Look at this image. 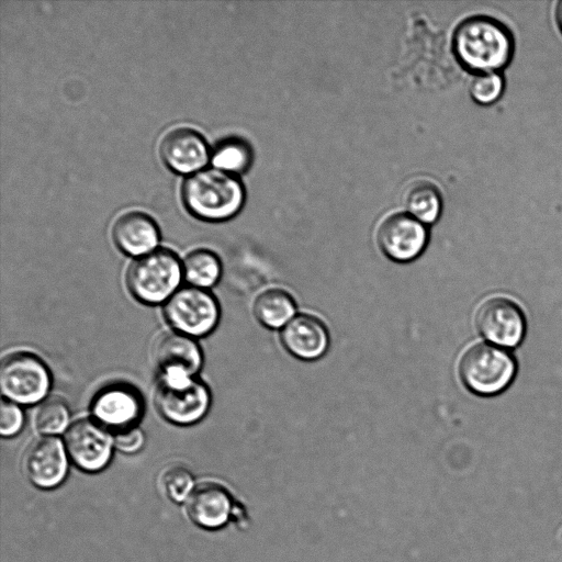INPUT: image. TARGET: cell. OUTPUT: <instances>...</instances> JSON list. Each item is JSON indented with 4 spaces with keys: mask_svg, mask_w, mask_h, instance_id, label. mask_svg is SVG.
Returning a JSON list of instances; mask_svg holds the SVG:
<instances>
[{
    "mask_svg": "<svg viewBox=\"0 0 562 562\" xmlns=\"http://www.w3.org/2000/svg\"><path fill=\"white\" fill-rule=\"evenodd\" d=\"M474 323L480 335L492 345L512 349L519 346L527 330L520 305L505 295H491L476 307Z\"/></svg>",
    "mask_w": 562,
    "mask_h": 562,
    "instance_id": "ba28073f",
    "label": "cell"
},
{
    "mask_svg": "<svg viewBox=\"0 0 562 562\" xmlns=\"http://www.w3.org/2000/svg\"><path fill=\"white\" fill-rule=\"evenodd\" d=\"M376 240L386 257L394 261L407 262L424 251L428 232L425 224L408 213H396L380 224Z\"/></svg>",
    "mask_w": 562,
    "mask_h": 562,
    "instance_id": "8fae6325",
    "label": "cell"
},
{
    "mask_svg": "<svg viewBox=\"0 0 562 562\" xmlns=\"http://www.w3.org/2000/svg\"><path fill=\"white\" fill-rule=\"evenodd\" d=\"M280 339L289 353L304 361L321 358L329 347V334L325 324L311 314L294 316L282 328Z\"/></svg>",
    "mask_w": 562,
    "mask_h": 562,
    "instance_id": "9a60e30c",
    "label": "cell"
},
{
    "mask_svg": "<svg viewBox=\"0 0 562 562\" xmlns=\"http://www.w3.org/2000/svg\"><path fill=\"white\" fill-rule=\"evenodd\" d=\"M555 22L562 34V0L558 2L555 8Z\"/></svg>",
    "mask_w": 562,
    "mask_h": 562,
    "instance_id": "4316f807",
    "label": "cell"
},
{
    "mask_svg": "<svg viewBox=\"0 0 562 562\" xmlns=\"http://www.w3.org/2000/svg\"><path fill=\"white\" fill-rule=\"evenodd\" d=\"M68 453L64 441L55 436L34 439L23 457V469L27 479L36 486L50 488L66 476Z\"/></svg>",
    "mask_w": 562,
    "mask_h": 562,
    "instance_id": "7c38bea8",
    "label": "cell"
},
{
    "mask_svg": "<svg viewBox=\"0 0 562 562\" xmlns=\"http://www.w3.org/2000/svg\"><path fill=\"white\" fill-rule=\"evenodd\" d=\"M404 205L409 215L423 224H431L441 213V195L432 183L418 181L407 188Z\"/></svg>",
    "mask_w": 562,
    "mask_h": 562,
    "instance_id": "d6986e66",
    "label": "cell"
},
{
    "mask_svg": "<svg viewBox=\"0 0 562 562\" xmlns=\"http://www.w3.org/2000/svg\"><path fill=\"white\" fill-rule=\"evenodd\" d=\"M517 371L518 363L513 352L484 341L470 345L458 361L461 382L480 396L503 393L514 382Z\"/></svg>",
    "mask_w": 562,
    "mask_h": 562,
    "instance_id": "3957f363",
    "label": "cell"
},
{
    "mask_svg": "<svg viewBox=\"0 0 562 562\" xmlns=\"http://www.w3.org/2000/svg\"><path fill=\"white\" fill-rule=\"evenodd\" d=\"M153 358L160 375L195 376L203 363L196 340L178 331L158 336L153 347Z\"/></svg>",
    "mask_w": 562,
    "mask_h": 562,
    "instance_id": "4fadbf2b",
    "label": "cell"
},
{
    "mask_svg": "<svg viewBox=\"0 0 562 562\" xmlns=\"http://www.w3.org/2000/svg\"><path fill=\"white\" fill-rule=\"evenodd\" d=\"M114 447L125 453H134L140 450L145 443L144 431L138 427H132L113 434Z\"/></svg>",
    "mask_w": 562,
    "mask_h": 562,
    "instance_id": "484cf974",
    "label": "cell"
},
{
    "mask_svg": "<svg viewBox=\"0 0 562 562\" xmlns=\"http://www.w3.org/2000/svg\"><path fill=\"white\" fill-rule=\"evenodd\" d=\"M34 424L44 436L66 432L70 426V411L67 403L58 396L43 400L36 408Z\"/></svg>",
    "mask_w": 562,
    "mask_h": 562,
    "instance_id": "44dd1931",
    "label": "cell"
},
{
    "mask_svg": "<svg viewBox=\"0 0 562 562\" xmlns=\"http://www.w3.org/2000/svg\"><path fill=\"white\" fill-rule=\"evenodd\" d=\"M182 278V262L177 254L157 248L131 262L126 271V285L138 302L157 305L171 297Z\"/></svg>",
    "mask_w": 562,
    "mask_h": 562,
    "instance_id": "277c9868",
    "label": "cell"
},
{
    "mask_svg": "<svg viewBox=\"0 0 562 562\" xmlns=\"http://www.w3.org/2000/svg\"><path fill=\"white\" fill-rule=\"evenodd\" d=\"M181 195L191 214L211 222L234 216L245 199L241 182L234 175L216 168L199 170L187 177Z\"/></svg>",
    "mask_w": 562,
    "mask_h": 562,
    "instance_id": "7a4b0ae2",
    "label": "cell"
},
{
    "mask_svg": "<svg viewBox=\"0 0 562 562\" xmlns=\"http://www.w3.org/2000/svg\"><path fill=\"white\" fill-rule=\"evenodd\" d=\"M211 158L216 169L234 175L248 168L251 161V151L243 140L226 139L215 147Z\"/></svg>",
    "mask_w": 562,
    "mask_h": 562,
    "instance_id": "7402d4cb",
    "label": "cell"
},
{
    "mask_svg": "<svg viewBox=\"0 0 562 562\" xmlns=\"http://www.w3.org/2000/svg\"><path fill=\"white\" fill-rule=\"evenodd\" d=\"M112 239L125 255L142 257L155 249L159 243V229L155 221L139 211L121 214L112 226Z\"/></svg>",
    "mask_w": 562,
    "mask_h": 562,
    "instance_id": "e0dca14e",
    "label": "cell"
},
{
    "mask_svg": "<svg viewBox=\"0 0 562 562\" xmlns=\"http://www.w3.org/2000/svg\"><path fill=\"white\" fill-rule=\"evenodd\" d=\"M159 155L172 171L194 173L206 165L209 147L204 137L195 130L177 127L162 136Z\"/></svg>",
    "mask_w": 562,
    "mask_h": 562,
    "instance_id": "5bb4252c",
    "label": "cell"
},
{
    "mask_svg": "<svg viewBox=\"0 0 562 562\" xmlns=\"http://www.w3.org/2000/svg\"><path fill=\"white\" fill-rule=\"evenodd\" d=\"M183 278L189 285L209 289L217 283L222 274L220 258L209 249H195L182 261Z\"/></svg>",
    "mask_w": 562,
    "mask_h": 562,
    "instance_id": "ffe728a7",
    "label": "cell"
},
{
    "mask_svg": "<svg viewBox=\"0 0 562 562\" xmlns=\"http://www.w3.org/2000/svg\"><path fill=\"white\" fill-rule=\"evenodd\" d=\"M144 408L140 392L126 382L104 385L90 403L91 418L113 434L137 426Z\"/></svg>",
    "mask_w": 562,
    "mask_h": 562,
    "instance_id": "9c48e42d",
    "label": "cell"
},
{
    "mask_svg": "<svg viewBox=\"0 0 562 562\" xmlns=\"http://www.w3.org/2000/svg\"><path fill=\"white\" fill-rule=\"evenodd\" d=\"M154 403L167 422L190 426L206 415L211 405V393L207 385L195 376L160 375Z\"/></svg>",
    "mask_w": 562,
    "mask_h": 562,
    "instance_id": "5b68a950",
    "label": "cell"
},
{
    "mask_svg": "<svg viewBox=\"0 0 562 562\" xmlns=\"http://www.w3.org/2000/svg\"><path fill=\"white\" fill-rule=\"evenodd\" d=\"M452 52L460 66L472 74L501 72L514 57L515 37L498 19L474 15L456 27Z\"/></svg>",
    "mask_w": 562,
    "mask_h": 562,
    "instance_id": "6da1fadb",
    "label": "cell"
},
{
    "mask_svg": "<svg viewBox=\"0 0 562 562\" xmlns=\"http://www.w3.org/2000/svg\"><path fill=\"white\" fill-rule=\"evenodd\" d=\"M160 483L166 494L175 502H181L192 491L193 476L182 464L167 467L160 476Z\"/></svg>",
    "mask_w": 562,
    "mask_h": 562,
    "instance_id": "603a6c76",
    "label": "cell"
},
{
    "mask_svg": "<svg viewBox=\"0 0 562 562\" xmlns=\"http://www.w3.org/2000/svg\"><path fill=\"white\" fill-rule=\"evenodd\" d=\"M187 514L196 525L215 529L223 526L233 509L227 490L220 483L205 481L192 488L186 502Z\"/></svg>",
    "mask_w": 562,
    "mask_h": 562,
    "instance_id": "2e32d148",
    "label": "cell"
},
{
    "mask_svg": "<svg viewBox=\"0 0 562 562\" xmlns=\"http://www.w3.org/2000/svg\"><path fill=\"white\" fill-rule=\"evenodd\" d=\"M24 425V414L20 405L2 398L0 412V434L2 437H13Z\"/></svg>",
    "mask_w": 562,
    "mask_h": 562,
    "instance_id": "d4e9b609",
    "label": "cell"
},
{
    "mask_svg": "<svg viewBox=\"0 0 562 562\" xmlns=\"http://www.w3.org/2000/svg\"><path fill=\"white\" fill-rule=\"evenodd\" d=\"M52 384L45 362L27 351L4 356L0 364V387L3 398L18 405H33L45 400Z\"/></svg>",
    "mask_w": 562,
    "mask_h": 562,
    "instance_id": "8992f818",
    "label": "cell"
},
{
    "mask_svg": "<svg viewBox=\"0 0 562 562\" xmlns=\"http://www.w3.org/2000/svg\"><path fill=\"white\" fill-rule=\"evenodd\" d=\"M505 89V79L501 72L476 75L469 87L472 99L482 105L496 102Z\"/></svg>",
    "mask_w": 562,
    "mask_h": 562,
    "instance_id": "cb8c5ba5",
    "label": "cell"
},
{
    "mask_svg": "<svg viewBox=\"0 0 562 562\" xmlns=\"http://www.w3.org/2000/svg\"><path fill=\"white\" fill-rule=\"evenodd\" d=\"M220 315L215 296L206 289L189 284L179 288L164 306V316L175 331L193 338L212 333Z\"/></svg>",
    "mask_w": 562,
    "mask_h": 562,
    "instance_id": "52a82bcc",
    "label": "cell"
},
{
    "mask_svg": "<svg viewBox=\"0 0 562 562\" xmlns=\"http://www.w3.org/2000/svg\"><path fill=\"white\" fill-rule=\"evenodd\" d=\"M64 445L71 461L81 470L95 472L110 461L113 435L92 418H80L70 424Z\"/></svg>",
    "mask_w": 562,
    "mask_h": 562,
    "instance_id": "30bf717a",
    "label": "cell"
},
{
    "mask_svg": "<svg viewBox=\"0 0 562 562\" xmlns=\"http://www.w3.org/2000/svg\"><path fill=\"white\" fill-rule=\"evenodd\" d=\"M296 304L293 296L278 288L261 292L255 300L254 314L267 328H283L293 317Z\"/></svg>",
    "mask_w": 562,
    "mask_h": 562,
    "instance_id": "ac0fdd59",
    "label": "cell"
}]
</instances>
